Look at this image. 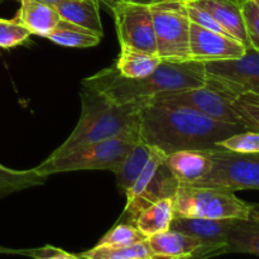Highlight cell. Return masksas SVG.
Listing matches in <instances>:
<instances>
[{
  "label": "cell",
  "instance_id": "4dcf8cb0",
  "mask_svg": "<svg viewBox=\"0 0 259 259\" xmlns=\"http://www.w3.org/2000/svg\"><path fill=\"white\" fill-rule=\"evenodd\" d=\"M25 257L32 259H80L77 254H71V253L65 252L60 248H55L52 245H46L38 249L27 250Z\"/></svg>",
  "mask_w": 259,
  "mask_h": 259
},
{
  "label": "cell",
  "instance_id": "f546056e",
  "mask_svg": "<svg viewBox=\"0 0 259 259\" xmlns=\"http://www.w3.org/2000/svg\"><path fill=\"white\" fill-rule=\"evenodd\" d=\"M185 3H186V9H187V14H189V18H190V22L194 23V24L200 25V27L202 28H206V29L214 30V32L222 33V34L230 35L229 33H228L227 30H225L224 28H223L222 25H220L219 23H218L217 20H215L214 18L206 12V10L197 7V5L190 4V3H187L186 0H185ZM230 37H232V35H230Z\"/></svg>",
  "mask_w": 259,
  "mask_h": 259
},
{
  "label": "cell",
  "instance_id": "277c9868",
  "mask_svg": "<svg viewBox=\"0 0 259 259\" xmlns=\"http://www.w3.org/2000/svg\"><path fill=\"white\" fill-rule=\"evenodd\" d=\"M138 139L139 137L124 136L83 144L61 156L48 157L35 169L47 176L73 171L115 172Z\"/></svg>",
  "mask_w": 259,
  "mask_h": 259
},
{
  "label": "cell",
  "instance_id": "8fae6325",
  "mask_svg": "<svg viewBox=\"0 0 259 259\" xmlns=\"http://www.w3.org/2000/svg\"><path fill=\"white\" fill-rule=\"evenodd\" d=\"M248 47L230 35L222 34L191 23L190 27V57L192 61L229 60L240 57Z\"/></svg>",
  "mask_w": 259,
  "mask_h": 259
},
{
  "label": "cell",
  "instance_id": "ac0fdd59",
  "mask_svg": "<svg viewBox=\"0 0 259 259\" xmlns=\"http://www.w3.org/2000/svg\"><path fill=\"white\" fill-rule=\"evenodd\" d=\"M52 5L58 12L61 19L86 28L103 38L99 0H65Z\"/></svg>",
  "mask_w": 259,
  "mask_h": 259
},
{
  "label": "cell",
  "instance_id": "30bf717a",
  "mask_svg": "<svg viewBox=\"0 0 259 259\" xmlns=\"http://www.w3.org/2000/svg\"><path fill=\"white\" fill-rule=\"evenodd\" d=\"M153 99L164 101V103L187 106L215 120L243 125L242 119L233 108L232 99L225 95L222 90L207 82L199 88L187 89V90L176 91V93L161 94Z\"/></svg>",
  "mask_w": 259,
  "mask_h": 259
},
{
  "label": "cell",
  "instance_id": "3957f363",
  "mask_svg": "<svg viewBox=\"0 0 259 259\" xmlns=\"http://www.w3.org/2000/svg\"><path fill=\"white\" fill-rule=\"evenodd\" d=\"M81 115L72 133L52 152L57 157L83 144L115 137H139V109L143 101L116 104L95 89L82 85Z\"/></svg>",
  "mask_w": 259,
  "mask_h": 259
},
{
  "label": "cell",
  "instance_id": "603a6c76",
  "mask_svg": "<svg viewBox=\"0 0 259 259\" xmlns=\"http://www.w3.org/2000/svg\"><path fill=\"white\" fill-rule=\"evenodd\" d=\"M46 38L55 42L56 45L72 48L94 47L101 40L100 35L65 19H61L55 29Z\"/></svg>",
  "mask_w": 259,
  "mask_h": 259
},
{
  "label": "cell",
  "instance_id": "83f0119b",
  "mask_svg": "<svg viewBox=\"0 0 259 259\" xmlns=\"http://www.w3.org/2000/svg\"><path fill=\"white\" fill-rule=\"evenodd\" d=\"M32 33L15 19L0 18V48H12L24 43Z\"/></svg>",
  "mask_w": 259,
  "mask_h": 259
},
{
  "label": "cell",
  "instance_id": "836d02e7",
  "mask_svg": "<svg viewBox=\"0 0 259 259\" xmlns=\"http://www.w3.org/2000/svg\"><path fill=\"white\" fill-rule=\"evenodd\" d=\"M119 2H126V3H133V4H142V5H152L156 3L162 2V0H119Z\"/></svg>",
  "mask_w": 259,
  "mask_h": 259
},
{
  "label": "cell",
  "instance_id": "6da1fadb",
  "mask_svg": "<svg viewBox=\"0 0 259 259\" xmlns=\"http://www.w3.org/2000/svg\"><path fill=\"white\" fill-rule=\"evenodd\" d=\"M242 131L248 129L157 99L143 101L139 109V139L166 156L184 149L218 151V142Z\"/></svg>",
  "mask_w": 259,
  "mask_h": 259
},
{
  "label": "cell",
  "instance_id": "d4e9b609",
  "mask_svg": "<svg viewBox=\"0 0 259 259\" xmlns=\"http://www.w3.org/2000/svg\"><path fill=\"white\" fill-rule=\"evenodd\" d=\"M232 105L248 131L259 132V94L245 91L233 99Z\"/></svg>",
  "mask_w": 259,
  "mask_h": 259
},
{
  "label": "cell",
  "instance_id": "7402d4cb",
  "mask_svg": "<svg viewBox=\"0 0 259 259\" xmlns=\"http://www.w3.org/2000/svg\"><path fill=\"white\" fill-rule=\"evenodd\" d=\"M153 151L154 148H152L151 146L138 139L137 143L133 146V148L129 151L125 158L123 159L120 166L115 169L114 174L116 176L118 187L123 194L128 191L129 187L133 185L137 177L139 176V174L143 171V168L151 159Z\"/></svg>",
  "mask_w": 259,
  "mask_h": 259
},
{
  "label": "cell",
  "instance_id": "52a82bcc",
  "mask_svg": "<svg viewBox=\"0 0 259 259\" xmlns=\"http://www.w3.org/2000/svg\"><path fill=\"white\" fill-rule=\"evenodd\" d=\"M212 166L209 174L191 186H207L229 191L258 190L259 153H237L218 149L210 152Z\"/></svg>",
  "mask_w": 259,
  "mask_h": 259
},
{
  "label": "cell",
  "instance_id": "5b68a950",
  "mask_svg": "<svg viewBox=\"0 0 259 259\" xmlns=\"http://www.w3.org/2000/svg\"><path fill=\"white\" fill-rule=\"evenodd\" d=\"M175 217L205 219H248L250 204L233 191L218 187L180 185L174 199Z\"/></svg>",
  "mask_w": 259,
  "mask_h": 259
},
{
  "label": "cell",
  "instance_id": "4316f807",
  "mask_svg": "<svg viewBox=\"0 0 259 259\" xmlns=\"http://www.w3.org/2000/svg\"><path fill=\"white\" fill-rule=\"evenodd\" d=\"M218 147L237 153H259V132L242 131L218 142Z\"/></svg>",
  "mask_w": 259,
  "mask_h": 259
},
{
  "label": "cell",
  "instance_id": "4fadbf2b",
  "mask_svg": "<svg viewBox=\"0 0 259 259\" xmlns=\"http://www.w3.org/2000/svg\"><path fill=\"white\" fill-rule=\"evenodd\" d=\"M211 151L184 149L166 156V163L180 185L191 186L204 179L211 169Z\"/></svg>",
  "mask_w": 259,
  "mask_h": 259
},
{
  "label": "cell",
  "instance_id": "7a4b0ae2",
  "mask_svg": "<svg viewBox=\"0 0 259 259\" xmlns=\"http://www.w3.org/2000/svg\"><path fill=\"white\" fill-rule=\"evenodd\" d=\"M206 83L204 62L199 61H163L153 73L144 78H126L115 66L86 77L82 85L95 89L116 104L147 101L161 94L176 93L199 88Z\"/></svg>",
  "mask_w": 259,
  "mask_h": 259
},
{
  "label": "cell",
  "instance_id": "ffe728a7",
  "mask_svg": "<svg viewBox=\"0 0 259 259\" xmlns=\"http://www.w3.org/2000/svg\"><path fill=\"white\" fill-rule=\"evenodd\" d=\"M174 218L172 199H162L142 210L134 219L133 225L144 237L149 238L168 230Z\"/></svg>",
  "mask_w": 259,
  "mask_h": 259
},
{
  "label": "cell",
  "instance_id": "e575fe53",
  "mask_svg": "<svg viewBox=\"0 0 259 259\" xmlns=\"http://www.w3.org/2000/svg\"><path fill=\"white\" fill-rule=\"evenodd\" d=\"M119 0H99V4L104 5L105 7L106 10H113L114 7L116 5V3H118Z\"/></svg>",
  "mask_w": 259,
  "mask_h": 259
},
{
  "label": "cell",
  "instance_id": "8d00e7d4",
  "mask_svg": "<svg viewBox=\"0 0 259 259\" xmlns=\"http://www.w3.org/2000/svg\"><path fill=\"white\" fill-rule=\"evenodd\" d=\"M46 3H50V4H56V3H60V2H65V0H43Z\"/></svg>",
  "mask_w": 259,
  "mask_h": 259
},
{
  "label": "cell",
  "instance_id": "d6986e66",
  "mask_svg": "<svg viewBox=\"0 0 259 259\" xmlns=\"http://www.w3.org/2000/svg\"><path fill=\"white\" fill-rule=\"evenodd\" d=\"M162 58L158 53L146 52L137 48L120 46V53L116 58V71L126 78H144L153 73L161 65Z\"/></svg>",
  "mask_w": 259,
  "mask_h": 259
},
{
  "label": "cell",
  "instance_id": "9a60e30c",
  "mask_svg": "<svg viewBox=\"0 0 259 259\" xmlns=\"http://www.w3.org/2000/svg\"><path fill=\"white\" fill-rule=\"evenodd\" d=\"M206 10L233 38L249 47L244 19H243V0H186Z\"/></svg>",
  "mask_w": 259,
  "mask_h": 259
},
{
  "label": "cell",
  "instance_id": "5bb4252c",
  "mask_svg": "<svg viewBox=\"0 0 259 259\" xmlns=\"http://www.w3.org/2000/svg\"><path fill=\"white\" fill-rule=\"evenodd\" d=\"M235 219L175 217L169 229L185 233L206 245H227V238Z\"/></svg>",
  "mask_w": 259,
  "mask_h": 259
},
{
  "label": "cell",
  "instance_id": "74e56055",
  "mask_svg": "<svg viewBox=\"0 0 259 259\" xmlns=\"http://www.w3.org/2000/svg\"><path fill=\"white\" fill-rule=\"evenodd\" d=\"M252 91H255V93H258V94H259V86H258V88L253 89V90H252Z\"/></svg>",
  "mask_w": 259,
  "mask_h": 259
},
{
  "label": "cell",
  "instance_id": "e0dca14e",
  "mask_svg": "<svg viewBox=\"0 0 259 259\" xmlns=\"http://www.w3.org/2000/svg\"><path fill=\"white\" fill-rule=\"evenodd\" d=\"M19 12L14 19L27 28L32 34L46 38L61 20L56 8L50 3L43 0H19Z\"/></svg>",
  "mask_w": 259,
  "mask_h": 259
},
{
  "label": "cell",
  "instance_id": "8992f818",
  "mask_svg": "<svg viewBox=\"0 0 259 259\" xmlns=\"http://www.w3.org/2000/svg\"><path fill=\"white\" fill-rule=\"evenodd\" d=\"M157 53L163 61H190V22L185 0H162L149 5Z\"/></svg>",
  "mask_w": 259,
  "mask_h": 259
},
{
  "label": "cell",
  "instance_id": "484cf974",
  "mask_svg": "<svg viewBox=\"0 0 259 259\" xmlns=\"http://www.w3.org/2000/svg\"><path fill=\"white\" fill-rule=\"evenodd\" d=\"M147 238L131 223H116L96 245L101 247H126V245L136 244L143 242Z\"/></svg>",
  "mask_w": 259,
  "mask_h": 259
},
{
  "label": "cell",
  "instance_id": "d6a6232c",
  "mask_svg": "<svg viewBox=\"0 0 259 259\" xmlns=\"http://www.w3.org/2000/svg\"><path fill=\"white\" fill-rule=\"evenodd\" d=\"M0 254H19L25 255L27 250H15V249H8V248L0 247Z\"/></svg>",
  "mask_w": 259,
  "mask_h": 259
},
{
  "label": "cell",
  "instance_id": "9c48e42d",
  "mask_svg": "<svg viewBox=\"0 0 259 259\" xmlns=\"http://www.w3.org/2000/svg\"><path fill=\"white\" fill-rule=\"evenodd\" d=\"M111 13L120 46L157 53L153 20L148 5L118 2Z\"/></svg>",
  "mask_w": 259,
  "mask_h": 259
},
{
  "label": "cell",
  "instance_id": "d590c367",
  "mask_svg": "<svg viewBox=\"0 0 259 259\" xmlns=\"http://www.w3.org/2000/svg\"><path fill=\"white\" fill-rule=\"evenodd\" d=\"M250 217L259 219V204H250Z\"/></svg>",
  "mask_w": 259,
  "mask_h": 259
},
{
  "label": "cell",
  "instance_id": "44dd1931",
  "mask_svg": "<svg viewBox=\"0 0 259 259\" xmlns=\"http://www.w3.org/2000/svg\"><path fill=\"white\" fill-rule=\"evenodd\" d=\"M243 253L259 257V219H235L227 238L225 254Z\"/></svg>",
  "mask_w": 259,
  "mask_h": 259
},
{
  "label": "cell",
  "instance_id": "2e32d148",
  "mask_svg": "<svg viewBox=\"0 0 259 259\" xmlns=\"http://www.w3.org/2000/svg\"><path fill=\"white\" fill-rule=\"evenodd\" d=\"M147 243L156 259L191 257L199 253L204 245H206L202 244L196 238L172 229L147 238Z\"/></svg>",
  "mask_w": 259,
  "mask_h": 259
},
{
  "label": "cell",
  "instance_id": "1f68e13d",
  "mask_svg": "<svg viewBox=\"0 0 259 259\" xmlns=\"http://www.w3.org/2000/svg\"><path fill=\"white\" fill-rule=\"evenodd\" d=\"M225 247L227 245H204L201 250L191 257L180 258V259H209L218 255L225 254Z\"/></svg>",
  "mask_w": 259,
  "mask_h": 259
},
{
  "label": "cell",
  "instance_id": "f1b7e54d",
  "mask_svg": "<svg viewBox=\"0 0 259 259\" xmlns=\"http://www.w3.org/2000/svg\"><path fill=\"white\" fill-rule=\"evenodd\" d=\"M242 13L249 47L259 51V7L254 0H243Z\"/></svg>",
  "mask_w": 259,
  "mask_h": 259
},
{
  "label": "cell",
  "instance_id": "ba28073f",
  "mask_svg": "<svg viewBox=\"0 0 259 259\" xmlns=\"http://www.w3.org/2000/svg\"><path fill=\"white\" fill-rule=\"evenodd\" d=\"M206 82L230 99L259 86V51L248 47L243 56L204 62Z\"/></svg>",
  "mask_w": 259,
  "mask_h": 259
},
{
  "label": "cell",
  "instance_id": "f35d334b",
  "mask_svg": "<svg viewBox=\"0 0 259 259\" xmlns=\"http://www.w3.org/2000/svg\"><path fill=\"white\" fill-rule=\"evenodd\" d=\"M254 2H255V4H257L258 7H259V0H254Z\"/></svg>",
  "mask_w": 259,
  "mask_h": 259
},
{
  "label": "cell",
  "instance_id": "7c38bea8",
  "mask_svg": "<svg viewBox=\"0 0 259 259\" xmlns=\"http://www.w3.org/2000/svg\"><path fill=\"white\" fill-rule=\"evenodd\" d=\"M164 159L158 166L153 177L144 185L139 194L133 199L126 200L125 209H124L123 215L118 220V223L133 224L137 215L142 210L146 209L147 206L162 199H174L180 184L171 172V169L168 168Z\"/></svg>",
  "mask_w": 259,
  "mask_h": 259
},
{
  "label": "cell",
  "instance_id": "cb8c5ba5",
  "mask_svg": "<svg viewBox=\"0 0 259 259\" xmlns=\"http://www.w3.org/2000/svg\"><path fill=\"white\" fill-rule=\"evenodd\" d=\"M77 255L80 259H156L147 243V239L126 247L95 245L91 249Z\"/></svg>",
  "mask_w": 259,
  "mask_h": 259
}]
</instances>
